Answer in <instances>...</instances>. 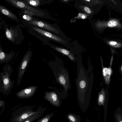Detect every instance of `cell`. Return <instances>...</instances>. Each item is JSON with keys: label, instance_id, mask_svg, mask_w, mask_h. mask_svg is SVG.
Returning a JSON list of instances; mask_svg holds the SVG:
<instances>
[{"label": "cell", "instance_id": "cell-7", "mask_svg": "<svg viewBox=\"0 0 122 122\" xmlns=\"http://www.w3.org/2000/svg\"><path fill=\"white\" fill-rule=\"evenodd\" d=\"M45 98L52 104L58 106L60 105V102L58 97L56 93L53 92H45Z\"/></svg>", "mask_w": 122, "mask_h": 122}, {"label": "cell", "instance_id": "cell-2", "mask_svg": "<svg viewBox=\"0 0 122 122\" xmlns=\"http://www.w3.org/2000/svg\"><path fill=\"white\" fill-rule=\"evenodd\" d=\"M31 55L30 52H26L20 63L18 68L16 84L18 86L31 60Z\"/></svg>", "mask_w": 122, "mask_h": 122}, {"label": "cell", "instance_id": "cell-10", "mask_svg": "<svg viewBox=\"0 0 122 122\" xmlns=\"http://www.w3.org/2000/svg\"><path fill=\"white\" fill-rule=\"evenodd\" d=\"M33 28L38 32L57 41L64 42V41L60 38L56 36L49 32L46 31L41 29L35 27H33Z\"/></svg>", "mask_w": 122, "mask_h": 122}, {"label": "cell", "instance_id": "cell-14", "mask_svg": "<svg viewBox=\"0 0 122 122\" xmlns=\"http://www.w3.org/2000/svg\"><path fill=\"white\" fill-rule=\"evenodd\" d=\"M105 98V93L103 89H102L99 93L98 103L99 105H104Z\"/></svg>", "mask_w": 122, "mask_h": 122}, {"label": "cell", "instance_id": "cell-8", "mask_svg": "<svg viewBox=\"0 0 122 122\" xmlns=\"http://www.w3.org/2000/svg\"><path fill=\"white\" fill-rule=\"evenodd\" d=\"M0 12L9 19L17 22H20L16 15L4 6L0 4Z\"/></svg>", "mask_w": 122, "mask_h": 122}, {"label": "cell", "instance_id": "cell-25", "mask_svg": "<svg viewBox=\"0 0 122 122\" xmlns=\"http://www.w3.org/2000/svg\"><path fill=\"white\" fill-rule=\"evenodd\" d=\"M117 43L116 42L113 41H111L110 42V44L112 45H115Z\"/></svg>", "mask_w": 122, "mask_h": 122}, {"label": "cell", "instance_id": "cell-12", "mask_svg": "<svg viewBox=\"0 0 122 122\" xmlns=\"http://www.w3.org/2000/svg\"><path fill=\"white\" fill-rule=\"evenodd\" d=\"M45 110L41 107H40L34 114L27 118L22 122H33L39 119L42 115Z\"/></svg>", "mask_w": 122, "mask_h": 122}, {"label": "cell", "instance_id": "cell-17", "mask_svg": "<svg viewBox=\"0 0 122 122\" xmlns=\"http://www.w3.org/2000/svg\"><path fill=\"white\" fill-rule=\"evenodd\" d=\"M67 117L69 122H78L79 120L77 117L75 115L69 113L67 115Z\"/></svg>", "mask_w": 122, "mask_h": 122}, {"label": "cell", "instance_id": "cell-15", "mask_svg": "<svg viewBox=\"0 0 122 122\" xmlns=\"http://www.w3.org/2000/svg\"><path fill=\"white\" fill-rule=\"evenodd\" d=\"M55 49L58 51L67 56L72 60L74 61L75 58L70 53L69 51L67 50L64 49L59 47H55Z\"/></svg>", "mask_w": 122, "mask_h": 122}, {"label": "cell", "instance_id": "cell-16", "mask_svg": "<svg viewBox=\"0 0 122 122\" xmlns=\"http://www.w3.org/2000/svg\"><path fill=\"white\" fill-rule=\"evenodd\" d=\"M54 114V113L53 112L48 114L36 122H49L51 119L53 117Z\"/></svg>", "mask_w": 122, "mask_h": 122}, {"label": "cell", "instance_id": "cell-29", "mask_svg": "<svg viewBox=\"0 0 122 122\" xmlns=\"http://www.w3.org/2000/svg\"><path fill=\"white\" fill-rule=\"evenodd\" d=\"M86 0V1H90V0Z\"/></svg>", "mask_w": 122, "mask_h": 122}, {"label": "cell", "instance_id": "cell-24", "mask_svg": "<svg viewBox=\"0 0 122 122\" xmlns=\"http://www.w3.org/2000/svg\"><path fill=\"white\" fill-rule=\"evenodd\" d=\"M84 9L85 11L88 13L90 14L91 13V11L90 9L87 7H85L84 8Z\"/></svg>", "mask_w": 122, "mask_h": 122}, {"label": "cell", "instance_id": "cell-20", "mask_svg": "<svg viewBox=\"0 0 122 122\" xmlns=\"http://www.w3.org/2000/svg\"><path fill=\"white\" fill-rule=\"evenodd\" d=\"M117 22L115 20H112L110 21L108 23V25L110 27H113L117 25Z\"/></svg>", "mask_w": 122, "mask_h": 122}, {"label": "cell", "instance_id": "cell-18", "mask_svg": "<svg viewBox=\"0 0 122 122\" xmlns=\"http://www.w3.org/2000/svg\"><path fill=\"white\" fill-rule=\"evenodd\" d=\"M6 24L5 20H1L0 21V36L2 34L4 31Z\"/></svg>", "mask_w": 122, "mask_h": 122}, {"label": "cell", "instance_id": "cell-13", "mask_svg": "<svg viewBox=\"0 0 122 122\" xmlns=\"http://www.w3.org/2000/svg\"><path fill=\"white\" fill-rule=\"evenodd\" d=\"M111 69L110 68H104L103 69V73L106 83L108 84L110 80V76Z\"/></svg>", "mask_w": 122, "mask_h": 122}, {"label": "cell", "instance_id": "cell-26", "mask_svg": "<svg viewBox=\"0 0 122 122\" xmlns=\"http://www.w3.org/2000/svg\"><path fill=\"white\" fill-rule=\"evenodd\" d=\"M3 103V101L2 100L0 101V107L2 105Z\"/></svg>", "mask_w": 122, "mask_h": 122}, {"label": "cell", "instance_id": "cell-4", "mask_svg": "<svg viewBox=\"0 0 122 122\" xmlns=\"http://www.w3.org/2000/svg\"><path fill=\"white\" fill-rule=\"evenodd\" d=\"M37 88V87L36 86H29L17 92L16 95L19 98H28L34 94Z\"/></svg>", "mask_w": 122, "mask_h": 122}, {"label": "cell", "instance_id": "cell-27", "mask_svg": "<svg viewBox=\"0 0 122 122\" xmlns=\"http://www.w3.org/2000/svg\"><path fill=\"white\" fill-rule=\"evenodd\" d=\"M85 16L84 15L82 16V19H84L85 18Z\"/></svg>", "mask_w": 122, "mask_h": 122}, {"label": "cell", "instance_id": "cell-22", "mask_svg": "<svg viewBox=\"0 0 122 122\" xmlns=\"http://www.w3.org/2000/svg\"><path fill=\"white\" fill-rule=\"evenodd\" d=\"M86 82L84 80L81 81L80 83V87L81 88H84L86 86Z\"/></svg>", "mask_w": 122, "mask_h": 122}, {"label": "cell", "instance_id": "cell-28", "mask_svg": "<svg viewBox=\"0 0 122 122\" xmlns=\"http://www.w3.org/2000/svg\"><path fill=\"white\" fill-rule=\"evenodd\" d=\"M2 19L1 18V17L0 16V21H1Z\"/></svg>", "mask_w": 122, "mask_h": 122}, {"label": "cell", "instance_id": "cell-6", "mask_svg": "<svg viewBox=\"0 0 122 122\" xmlns=\"http://www.w3.org/2000/svg\"><path fill=\"white\" fill-rule=\"evenodd\" d=\"M57 80L60 84L64 87L66 91L68 90L69 86L68 76L66 71L63 70L59 74Z\"/></svg>", "mask_w": 122, "mask_h": 122}, {"label": "cell", "instance_id": "cell-11", "mask_svg": "<svg viewBox=\"0 0 122 122\" xmlns=\"http://www.w3.org/2000/svg\"><path fill=\"white\" fill-rule=\"evenodd\" d=\"M3 82V87L5 91L9 89L11 86V82L10 78V75L7 71L3 72L1 73Z\"/></svg>", "mask_w": 122, "mask_h": 122}, {"label": "cell", "instance_id": "cell-5", "mask_svg": "<svg viewBox=\"0 0 122 122\" xmlns=\"http://www.w3.org/2000/svg\"><path fill=\"white\" fill-rule=\"evenodd\" d=\"M15 55V53L13 50L9 53L4 52L3 50L0 41V64L8 63Z\"/></svg>", "mask_w": 122, "mask_h": 122}, {"label": "cell", "instance_id": "cell-3", "mask_svg": "<svg viewBox=\"0 0 122 122\" xmlns=\"http://www.w3.org/2000/svg\"><path fill=\"white\" fill-rule=\"evenodd\" d=\"M33 106L25 107L24 110L15 118L12 122H22L27 118L35 113L36 111L33 110Z\"/></svg>", "mask_w": 122, "mask_h": 122}, {"label": "cell", "instance_id": "cell-30", "mask_svg": "<svg viewBox=\"0 0 122 122\" xmlns=\"http://www.w3.org/2000/svg\"><path fill=\"white\" fill-rule=\"evenodd\" d=\"M121 71H122V66L121 67Z\"/></svg>", "mask_w": 122, "mask_h": 122}, {"label": "cell", "instance_id": "cell-23", "mask_svg": "<svg viewBox=\"0 0 122 122\" xmlns=\"http://www.w3.org/2000/svg\"><path fill=\"white\" fill-rule=\"evenodd\" d=\"M116 117L118 122H122V117L121 115L119 114H117Z\"/></svg>", "mask_w": 122, "mask_h": 122}, {"label": "cell", "instance_id": "cell-19", "mask_svg": "<svg viewBox=\"0 0 122 122\" xmlns=\"http://www.w3.org/2000/svg\"><path fill=\"white\" fill-rule=\"evenodd\" d=\"M29 3L30 5L33 6H37L39 4V2L38 0H31L29 1Z\"/></svg>", "mask_w": 122, "mask_h": 122}, {"label": "cell", "instance_id": "cell-21", "mask_svg": "<svg viewBox=\"0 0 122 122\" xmlns=\"http://www.w3.org/2000/svg\"><path fill=\"white\" fill-rule=\"evenodd\" d=\"M22 17L23 19L27 21H30L32 19L31 17L30 16L26 15H23Z\"/></svg>", "mask_w": 122, "mask_h": 122}, {"label": "cell", "instance_id": "cell-9", "mask_svg": "<svg viewBox=\"0 0 122 122\" xmlns=\"http://www.w3.org/2000/svg\"><path fill=\"white\" fill-rule=\"evenodd\" d=\"M30 23L57 33H59L58 30L57 29L53 27L51 25L41 21L33 20L30 22Z\"/></svg>", "mask_w": 122, "mask_h": 122}, {"label": "cell", "instance_id": "cell-1", "mask_svg": "<svg viewBox=\"0 0 122 122\" xmlns=\"http://www.w3.org/2000/svg\"><path fill=\"white\" fill-rule=\"evenodd\" d=\"M4 32L6 38L13 44L16 45L20 43L21 34L19 25L11 26L9 28L8 25L6 24Z\"/></svg>", "mask_w": 122, "mask_h": 122}]
</instances>
